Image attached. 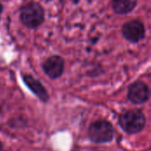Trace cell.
<instances>
[{
  "instance_id": "cell-1",
  "label": "cell",
  "mask_w": 151,
  "mask_h": 151,
  "mask_svg": "<svg viewBox=\"0 0 151 151\" xmlns=\"http://www.w3.org/2000/svg\"><path fill=\"white\" fill-rule=\"evenodd\" d=\"M45 19V12L42 5L37 2H29L21 6L19 19L27 28L35 29L40 27Z\"/></svg>"
},
{
  "instance_id": "cell-2",
  "label": "cell",
  "mask_w": 151,
  "mask_h": 151,
  "mask_svg": "<svg viewBox=\"0 0 151 151\" xmlns=\"http://www.w3.org/2000/svg\"><path fill=\"white\" fill-rule=\"evenodd\" d=\"M120 127L127 134H134L143 130L146 125V117L139 109H133L122 113L119 119Z\"/></svg>"
},
{
  "instance_id": "cell-3",
  "label": "cell",
  "mask_w": 151,
  "mask_h": 151,
  "mask_svg": "<svg viewBox=\"0 0 151 151\" xmlns=\"http://www.w3.org/2000/svg\"><path fill=\"white\" fill-rule=\"evenodd\" d=\"M88 137L95 143L111 142L115 135L113 126L107 120H96L88 127Z\"/></svg>"
},
{
  "instance_id": "cell-4",
  "label": "cell",
  "mask_w": 151,
  "mask_h": 151,
  "mask_svg": "<svg viewBox=\"0 0 151 151\" xmlns=\"http://www.w3.org/2000/svg\"><path fill=\"white\" fill-rule=\"evenodd\" d=\"M121 33L123 37L132 43H138L146 36L145 26L142 21L137 19H133L123 24Z\"/></svg>"
},
{
  "instance_id": "cell-5",
  "label": "cell",
  "mask_w": 151,
  "mask_h": 151,
  "mask_svg": "<svg viewBox=\"0 0 151 151\" xmlns=\"http://www.w3.org/2000/svg\"><path fill=\"white\" fill-rule=\"evenodd\" d=\"M42 67L50 79H58L65 71V59L59 55H52L43 61Z\"/></svg>"
},
{
  "instance_id": "cell-6",
  "label": "cell",
  "mask_w": 151,
  "mask_h": 151,
  "mask_svg": "<svg viewBox=\"0 0 151 151\" xmlns=\"http://www.w3.org/2000/svg\"><path fill=\"white\" fill-rule=\"evenodd\" d=\"M150 92L149 86L143 81H135L132 83L127 90L128 100L134 104H145L150 99Z\"/></svg>"
},
{
  "instance_id": "cell-7",
  "label": "cell",
  "mask_w": 151,
  "mask_h": 151,
  "mask_svg": "<svg viewBox=\"0 0 151 151\" xmlns=\"http://www.w3.org/2000/svg\"><path fill=\"white\" fill-rule=\"evenodd\" d=\"M22 80L26 86L29 88V90L42 103H47L50 100V95L47 89L39 80L35 79L33 75L30 74H23Z\"/></svg>"
},
{
  "instance_id": "cell-8",
  "label": "cell",
  "mask_w": 151,
  "mask_h": 151,
  "mask_svg": "<svg viewBox=\"0 0 151 151\" xmlns=\"http://www.w3.org/2000/svg\"><path fill=\"white\" fill-rule=\"evenodd\" d=\"M137 0H111V7L115 13L126 15L134 10Z\"/></svg>"
},
{
  "instance_id": "cell-9",
  "label": "cell",
  "mask_w": 151,
  "mask_h": 151,
  "mask_svg": "<svg viewBox=\"0 0 151 151\" xmlns=\"http://www.w3.org/2000/svg\"><path fill=\"white\" fill-rule=\"evenodd\" d=\"M3 12V5H2V4L0 3V13Z\"/></svg>"
},
{
  "instance_id": "cell-10",
  "label": "cell",
  "mask_w": 151,
  "mask_h": 151,
  "mask_svg": "<svg viewBox=\"0 0 151 151\" xmlns=\"http://www.w3.org/2000/svg\"><path fill=\"white\" fill-rule=\"evenodd\" d=\"M1 111H2V108H1V105H0V113H1Z\"/></svg>"
}]
</instances>
